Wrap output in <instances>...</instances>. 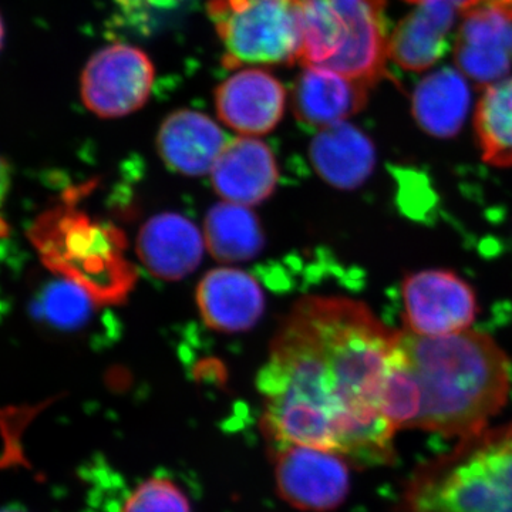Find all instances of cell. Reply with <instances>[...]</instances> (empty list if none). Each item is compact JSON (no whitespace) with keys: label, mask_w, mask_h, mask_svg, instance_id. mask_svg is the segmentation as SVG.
<instances>
[{"label":"cell","mask_w":512,"mask_h":512,"mask_svg":"<svg viewBox=\"0 0 512 512\" xmlns=\"http://www.w3.org/2000/svg\"><path fill=\"white\" fill-rule=\"evenodd\" d=\"M397 336L365 303L296 302L256 379L269 440L325 448L366 466L390 463L396 430L382 403Z\"/></svg>","instance_id":"obj_1"},{"label":"cell","mask_w":512,"mask_h":512,"mask_svg":"<svg viewBox=\"0 0 512 512\" xmlns=\"http://www.w3.org/2000/svg\"><path fill=\"white\" fill-rule=\"evenodd\" d=\"M474 126L485 163L512 167V77L488 87L478 103Z\"/></svg>","instance_id":"obj_19"},{"label":"cell","mask_w":512,"mask_h":512,"mask_svg":"<svg viewBox=\"0 0 512 512\" xmlns=\"http://www.w3.org/2000/svg\"><path fill=\"white\" fill-rule=\"evenodd\" d=\"M3 42H5V23H3L2 16H0V50H2Z\"/></svg>","instance_id":"obj_23"},{"label":"cell","mask_w":512,"mask_h":512,"mask_svg":"<svg viewBox=\"0 0 512 512\" xmlns=\"http://www.w3.org/2000/svg\"><path fill=\"white\" fill-rule=\"evenodd\" d=\"M275 484L282 500L306 512L336 510L350 491L342 454L302 444H274Z\"/></svg>","instance_id":"obj_7"},{"label":"cell","mask_w":512,"mask_h":512,"mask_svg":"<svg viewBox=\"0 0 512 512\" xmlns=\"http://www.w3.org/2000/svg\"><path fill=\"white\" fill-rule=\"evenodd\" d=\"M470 100L463 74L446 67L431 73L416 87L412 97L413 116L430 136L451 138L463 128Z\"/></svg>","instance_id":"obj_17"},{"label":"cell","mask_w":512,"mask_h":512,"mask_svg":"<svg viewBox=\"0 0 512 512\" xmlns=\"http://www.w3.org/2000/svg\"><path fill=\"white\" fill-rule=\"evenodd\" d=\"M37 315L57 328H76L86 319L90 302L79 285L57 282L47 286L36 305Z\"/></svg>","instance_id":"obj_20"},{"label":"cell","mask_w":512,"mask_h":512,"mask_svg":"<svg viewBox=\"0 0 512 512\" xmlns=\"http://www.w3.org/2000/svg\"><path fill=\"white\" fill-rule=\"evenodd\" d=\"M10 184H12V168H10L8 161L0 156V207L8 197Z\"/></svg>","instance_id":"obj_22"},{"label":"cell","mask_w":512,"mask_h":512,"mask_svg":"<svg viewBox=\"0 0 512 512\" xmlns=\"http://www.w3.org/2000/svg\"><path fill=\"white\" fill-rule=\"evenodd\" d=\"M0 512H26V511H23V508L6 507V508H2V510H0Z\"/></svg>","instance_id":"obj_24"},{"label":"cell","mask_w":512,"mask_h":512,"mask_svg":"<svg viewBox=\"0 0 512 512\" xmlns=\"http://www.w3.org/2000/svg\"><path fill=\"white\" fill-rule=\"evenodd\" d=\"M456 52L483 70L512 66V0H468L461 10Z\"/></svg>","instance_id":"obj_14"},{"label":"cell","mask_w":512,"mask_h":512,"mask_svg":"<svg viewBox=\"0 0 512 512\" xmlns=\"http://www.w3.org/2000/svg\"><path fill=\"white\" fill-rule=\"evenodd\" d=\"M279 171L271 148L254 137L229 140L211 170L215 191L232 204H261L271 197Z\"/></svg>","instance_id":"obj_11"},{"label":"cell","mask_w":512,"mask_h":512,"mask_svg":"<svg viewBox=\"0 0 512 512\" xmlns=\"http://www.w3.org/2000/svg\"><path fill=\"white\" fill-rule=\"evenodd\" d=\"M229 140L207 114L177 110L161 123L157 148L168 168L198 177L211 173Z\"/></svg>","instance_id":"obj_13"},{"label":"cell","mask_w":512,"mask_h":512,"mask_svg":"<svg viewBox=\"0 0 512 512\" xmlns=\"http://www.w3.org/2000/svg\"><path fill=\"white\" fill-rule=\"evenodd\" d=\"M197 303L205 325L225 333L254 328L265 308L258 282L234 268H218L205 275L198 285Z\"/></svg>","instance_id":"obj_12"},{"label":"cell","mask_w":512,"mask_h":512,"mask_svg":"<svg viewBox=\"0 0 512 512\" xmlns=\"http://www.w3.org/2000/svg\"><path fill=\"white\" fill-rule=\"evenodd\" d=\"M286 90L261 67H244L215 90V109L225 126L245 137L265 136L284 117Z\"/></svg>","instance_id":"obj_9"},{"label":"cell","mask_w":512,"mask_h":512,"mask_svg":"<svg viewBox=\"0 0 512 512\" xmlns=\"http://www.w3.org/2000/svg\"><path fill=\"white\" fill-rule=\"evenodd\" d=\"M309 158L323 181L339 190H355L376 167V148L360 128L333 124L320 128L309 146Z\"/></svg>","instance_id":"obj_16"},{"label":"cell","mask_w":512,"mask_h":512,"mask_svg":"<svg viewBox=\"0 0 512 512\" xmlns=\"http://www.w3.org/2000/svg\"><path fill=\"white\" fill-rule=\"evenodd\" d=\"M156 69L138 47L114 43L90 57L80 77L86 109L100 119H119L140 110L153 90Z\"/></svg>","instance_id":"obj_6"},{"label":"cell","mask_w":512,"mask_h":512,"mask_svg":"<svg viewBox=\"0 0 512 512\" xmlns=\"http://www.w3.org/2000/svg\"><path fill=\"white\" fill-rule=\"evenodd\" d=\"M399 349L420 390L416 429L461 440L487 429L507 403L510 360L490 336L473 330L446 336L400 330Z\"/></svg>","instance_id":"obj_2"},{"label":"cell","mask_w":512,"mask_h":512,"mask_svg":"<svg viewBox=\"0 0 512 512\" xmlns=\"http://www.w3.org/2000/svg\"><path fill=\"white\" fill-rule=\"evenodd\" d=\"M402 512H512V423L464 437L419 468Z\"/></svg>","instance_id":"obj_3"},{"label":"cell","mask_w":512,"mask_h":512,"mask_svg":"<svg viewBox=\"0 0 512 512\" xmlns=\"http://www.w3.org/2000/svg\"><path fill=\"white\" fill-rule=\"evenodd\" d=\"M404 325L419 336H446L464 332L476 320L474 289L447 269H427L403 281Z\"/></svg>","instance_id":"obj_8"},{"label":"cell","mask_w":512,"mask_h":512,"mask_svg":"<svg viewBox=\"0 0 512 512\" xmlns=\"http://www.w3.org/2000/svg\"><path fill=\"white\" fill-rule=\"evenodd\" d=\"M386 0H303L301 64L329 67L372 89L387 77Z\"/></svg>","instance_id":"obj_4"},{"label":"cell","mask_w":512,"mask_h":512,"mask_svg":"<svg viewBox=\"0 0 512 512\" xmlns=\"http://www.w3.org/2000/svg\"><path fill=\"white\" fill-rule=\"evenodd\" d=\"M120 512H192L184 491L170 478L151 477L127 495Z\"/></svg>","instance_id":"obj_21"},{"label":"cell","mask_w":512,"mask_h":512,"mask_svg":"<svg viewBox=\"0 0 512 512\" xmlns=\"http://www.w3.org/2000/svg\"><path fill=\"white\" fill-rule=\"evenodd\" d=\"M369 90L367 84L329 67L305 66L293 87V114L319 130L343 123L365 109Z\"/></svg>","instance_id":"obj_10"},{"label":"cell","mask_w":512,"mask_h":512,"mask_svg":"<svg viewBox=\"0 0 512 512\" xmlns=\"http://www.w3.org/2000/svg\"><path fill=\"white\" fill-rule=\"evenodd\" d=\"M137 252L150 274L165 281H178L200 265L204 241L187 218L163 214L141 228Z\"/></svg>","instance_id":"obj_15"},{"label":"cell","mask_w":512,"mask_h":512,"mask_svg":"<svg viewBox=\"0 0 512 512\" xmlns=\"http://www.w3.org/2000/svg\"><path fill=\"white\" fill-rule=\"evenodd\" d=\"M228 69L301 62L303 0H208Z\"/></svg>","instance_id":"obj_5"},{"label":"cell","mask_w":512,"mask_h":512,"mask_svg":"<svg viewBox=\"0 0 512 512\" xmlns=\"http://www.w3.org/2000/svg\"><path fill=\"white\" fill-rule=\"evenodd\" d=\"M406 2L417 3V2H419V0H406Z\"/></svg>","instance_id":"obj_25"},{"label":"cell","mask_w":512,"mask_h":512,"mask_svg":"<svg viewBox=\"0 0 512 512\" xmlns=\"http://www.w3.org/2000/svg\"><path fill=\"white\" fill-rule=\"evenodd\" d=\"M205 244L217 261L244 262L262 251L264 235L254 212L225 201L208 212Z\"/></svg>","instance_id":"obj_18"}]
</instances>
